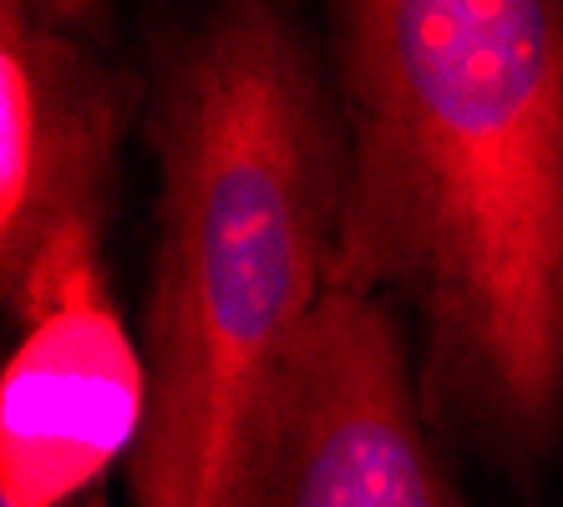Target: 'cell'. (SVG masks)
Instances as JSON below:
<instances>
[{
    "label": "cell",
    "instance_id": "cell-3",
    "mask_svg": "<svg viewBox=\"0 0 563 507\" xmlns=\"http://www.w3.org/2000/svg\"><path fill=\"white\" fill-rule=\"evenodd\" d=\"M213 507H462L380 299L335 285L320 295L254 386Z\"/></svg>",
    "mask_w": 563,
    "mask_h": 507
},
{
    "label": "cell",
    "instance_id": "cell-6",
    "mask_svg": "<svg viewBox=\"0 0 563 507\" xmlns=\"http://www.w3.org/2000/svg\"><path fill=\"white\" fill-rule=\"evenodd\" d=\"M0 507H15V503H5V497H0Z\"/></svg>",
    "mask_w": 563,
    "mask_h": 507
},
{
    "label": "cell",
    "instance_id": "cell-5",
    "mask_svg": "<svg viewBox=\"0 0 563 507\" xmlns=\"http://www.w3.org/2000/svg\"><path fill=\"white\" fill-rule=\"evenodd\" d=\"M147 365L107 305V289L46 310L5 365L0 396V497L62 507L137 447Z\"/></svg>",
    "mask_w": 563,
    "mask_h": 507
},
{
    "label": "cell",
    "instance_id": "cell-4",
    "mask_svg": "<svg viewBox=\"0 0 563 507\" xmlns=\"http://www.w3.org/2000/svg\"><path fill=\"white\" fill-rule=\"evenodd\" d=\"M137 81L36 5H0V289L21 326L102 289Z\"/></svg>",
    "mask_w": 563,
    "mask_h": 507
},
{
    "label": "cell",
    "instance_id": "cell-2",
    "mask_svg": "<svg viewBox=\"0 0 563 507\" xmlns=\"http://www.w3.org/2000/svg\"><path fill=\"white\" fill-rule=\"evenodd\" d=\"M300 21L219 5L163 46V163L147 285V417L137 507H213L223 456L264 371L330 289L345 147Z\"/></svg>",
    "mask_w": 563,
    "mask_h": 507
},
{
    "label": "cell",
    "instance_id": "cell-1",
    "mask_svg": "<svg viewBox=\"0 0 563 507\" xmlns=\"http://www.w3.org/2000/svg\"><path fill=\"white\" fill-rule=\"evenodd\" d=\"M330 36V285L421 315L427 417L543 456L563 431V5L355 0Z\"/></svg>",
    "mask_w": 563,
    "mask_h": 507
}]
</instances>
